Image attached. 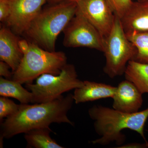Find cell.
Here are the masks:
<instances>
[{
    "label": "cell",
    "instance_id": "cell-23",
    "mask_svg": "<svg viewBox=\"0 0 148 148\" xmlns=\"http://www.w3.org/2000/svg\"><path fill=\"white\" fill-rule=\"evenodd\" d=\"M18 45L21 52L24 53L29 48V41L26 40H19L18 42Z\"/></svg>",
    "mask_w": 148,
    "mask_h": 148
},
{
    "label": "cell",
    "instance_id": "cell-9",
    "mask_svg": "<svg viewBox=\"0 0 148 148\" xmlns=\"http://www.w3.org/2000/svg\"><path fill=\"white\" fill-rule=\"evenodd\" d=\"M10 14L6 21L17 35H22L42 9L47 0H8Z\"/></svg>",
    "mask_w": 148,
    "mask_h": 148
},
{
    "label": "cell",
    "instance_id": "cell-12",
    "mask_svg": "<svg viewBox=\"0 0 148 148\" xmlns=\"http://www.w3.org/2000/svg\"><path fill=\"white\" fill-rule=\"evenodd\" d=\"M19 40L8 27L0 30V60L8 64L14 73L18 69L23 57L18 45Z\"/></svg>",
    "mask_w": 148,
    "mask_h": 148
},
{
    "label": "cell",
    "instance_id": "cell-24",
    "mask_svg": "<svg viewBox=\"0 0 148 148\" xmlns=\"http://www.w3.org/2000/svg\"><path fill=\"white\" fill-rule=\"evenodd\" d=\"M79 1V0H47V2L49 4H53L63 1L74 2L77 3Z\"/></svg>",
    "mask_w": 148,
    "mask_h": 148
},
{
    "label": "cell",
    "instance_id": "cell-2",
    "mask_svg": "<svg viewBox=\"0 0 148 148\" xmlns=\"http://www.w3.org/2000/svg\"><path fill=\"white\" fill-rule=\"evenodd\" d=\"M88 114L94 121V127L100 138L91 143L107 145L114 142L118 146L124 144L126 137L122 130L128 129L139 133L146 140L144 128L148 119V108L134 113H127L105 107L95 105L89 109Z\"/></svg>",
    "mask_w": 148,
    "mask_h": 148
},
{
    "label": "cell",
    "instance_id": "cell-13",
    "mask_svg": "<svg viewBox=\"0 0 148 148\" xmlns=\"http://www.w3.org/2000/svg\"><path fill=\"white\" fill-rule=\"evenodd\" d=\"M116 87L110 85L84 81L81 87L75 89L74 102L76 104L93 101L104 98H112Z\"/></svg>",
    "mask_w": 148,
    "mask_h": 148
},
{
    "label": "cell",
    "instance_id": "cell-19",
    "mask_svg": "<svg viewBox=\"0 0 148 148\" xmlns=\"http://www.w3.org/2000/svg\"><path fill=\"white\" fill-rule=\"evenodd\" d=\"M116 15L121 18L132 4V0H108Z\"/></svg>",
    "mask_w": 148,
    "mask_h": 148
},
{
    "label": "cell",
    "instance_id": "cell-11",
    "mask_svg": "<svg viewBox=\"0 0 148 148\" xmlns=\"http://www.w3.org/2000/svg\"><path fill=\"white\" fill-rule=\"evenodd\" d=\"M120 19L126 35L148 32V3L133 1Z\"/></svg>",
    "mask_w": 148,
    "mask_h": 148
},
{
    "label": "cell",
    "instance_id": "cell-21",
    "mask_svg": "<svg viewBox=\"0 0 148 148\" xmlns=\"http://www.w3.org/2000/svg\"><path fill=\"white\" fill-rule=\"evenodd\" d=\"M10 67L5 62H0V75L8 79H12L13 73L10 71Z\"/></svg>",
    "mask_w": 148,
    "mask_h": 148
},
{
    "label": "cell",
    "instance_id": "cell-3",
    "mask_svg": "<svg viewBox=\"0 0 148 148\" xmlns=\"http://www.w3.org/2000/svg\"><path fill=\"white\" fill-rule=\"evenodd\" d=\"M77 3L63 1L42 9L23 34L42 48L55 51L58 35L76 13Z\"/></svg>",
    "mask_w": 148,
    "mask_h": 148
},
{
    "label": "cell",
    "instance_id": "cell-25",
    "mask_svg": "<svg viewBox=\"0 0 148 148\" xmlns=\"http://www.w3.org/2000/svg\"><path fill=\"white\" fill-rule=\"evenodd\" d=\"M136 1L142 2H148V0H135Z\"/></svg>",
    "mask_w": 148,
    "mask_h": 148
},
{
    "label": "cell",
    "instance_id": "cell-1",
    "mask_svg": "<svg viewBox=\"0 0 148 148\" xmlns=\"http://www.w3.org/2000/svg\"><path fill=\"white\" fill-rule=\"evenodd\" d=\"M74 102L73 95L69 94L46 103L21 104L17 112L1 123V138L10 139L33 129L49 128L52 123L73 125L67 114Z\"/></svg>",
    "mask_w": 148,
    "mask_h": 148
},
{
    "label": "cell",
    "instance_id": "cell-15",
    "mask_svg": "<svg viewBox=\"0 0 148 148\" xmlns=\"http://www.w3.org/2000/svg\"><path fill=\"white\" fill-rule=\"evenodd\" d=\"M21 84L12 79H8L2 77L0 78V95L15 98L21 104L32 103V93L25 89Z\"/></svg>",
    "mask_w": 148,
    "mask_h": 148
},
{
    "label": "cell",
    "instance_id": "cell-7",
    "mask_svg": "<svg viewBox=\"0 0 148 148\" xmlns=\"http://www.w3.org/2000/svg\"><path fill=\"white\" fill-rule=\"evenodd\" d=\"M63 32L65 47H87L103 52L104 38L78 9Z\"/></svg>",
    "mask_w": 148,
    "mask_h": 148
},
{
    "label": "cell",
    "instance_id": "cell-8",
    "mask_svg": "<svg viewBox=\"0 0 148 148\" xmlns=\"http://www.w3.org/2000/svg\"><path fill=\"white\" fill-rule=\"evenodd\" d=\"M77 9L98 30L107 37L113 26L116 14L108 0H79Z\"/></svg>",
    "mask_w": 148,
    "mask_h": 148
},
{
    "label": "cell",
    "instance_id": "cell-20",
    "mask_svg": "<svg viewBox=\"0 0 148 148\" xmlns=\"http://www.w3.org/2000/svg\"><path fill=\"white\" fill-rule=\"evenodd\" d=\"M10 14L8 0H0V21L6 22Z\"/></svg>",
    "mask_w": 148,
    "mask_h": 148
},
{
    "label": "cell",
    "instance_id": "cell-5",
    "mask_svg": "<svg viewBox=\"0 0 148 148\" xmlns=\"http://www.w3.org/2000/svg\"><path fill=\"white\" fill-rule=\"evenodd\" d=\"M137 52L127 38L119 17L116 15L110 32L104 38L103 52L106 58L104 73L111 78L122 75L128 62L134 60Z\"/></svg>",
    "mask_w": 148,
    "mask_h": 148
},
{
    "label": "cell",
    "instance_id": "cell-6",
    "mask_svg": "<svg viewBox=\"0 0 148 148\" xmlns=\"http://www.w3.org/2000/svg\"><path fill=\"white\" fill-rule=\"evenodd\" d=\"M83 81L78 78L73 64H66L58 75L44 74L37 78L36 83L27 84L26 87L32 93V103L53 101L64 92L81 87Z\"/></svg>",
    "mask_w": 148,
    "mask_h": 148
},
{
    "label": "cell",
    "instance_id": "cell-18",
    "mask_svg": "<svg viewBox=\"0 0 148 148\" xmlns=\"http://www.w3.org/2000/svg\"><path fill=\"white\" fill-rule=\"evenodd\" d=\"M19 108L14 101L8 97H0V120L1 121L5 118L10 116L17 112Z\"/></svg>",
    "mask_w": 148,
    "mask_h": 148
},
{
    "label": "cell",
    "instance_id": "cell-22",
    "mask_svg": "<svg viewBox=\"0 0 148 148\" xmlns=\"http://www.w3.org/2000/svg\"><path fill=\"white\" fill-rule=\"evenodd\" d=\"M120 148H148V143H131L129 144L123 145H122L117 147Z\"/></svg>",
    "mask_w": 148,
    "mask_h": 148
},
{
    "label": "cell",
    "instance_id": "cell-4",
    "mask_svg": "<svg viewBox=\"0 0 148 148\" xmlns=\"http://www.w3.org/2000/svg\"><path fill=\"white\" fill-rule=\"evenodd\" d=\"M67 64V57L63 51H50L29 41V47L23 53L12 80L23 84L32 83L44 74L58 75Z\"/></svg>",
    "mask_w": 148,
    "mask_h": 148
},
{
    "label": "cell",
    "instance_id": "cell-16",
    "mask_svg": "<svg viewBox=\"0 0 148 148\" xmlns=\"http://www.w3.org/2000/svg\"><path fill=\"white\" fill-rule=\"evenodd\" d=\"M50 128H37L25 133L24 138L28 147L35 148H63L52 139L49 134Z\"/></svg>",
    "mask_w": 148,
    "mask_h": 148
},
{
    "label": "cell",
    "instance_id": "cell-17",
    "mask_svg": "<svg viewBox=\"0 0 148 148\" xmlns=\"http://www.w3.org/2000/svg\"><path fill=\"white\" fill-rule=\"evenodd\" d=\"M127 38L137 49L133 61L148 64V32L127 35Z\"/></svg>",
    "mask_w": 148,
    "mask_h": 148
},
{
    "label": "cell",
    "instance_id": "cell-10",
    "mask_svg": "<svg viewBox=\"0 0 148 148\" xmlns=\"http://www.w3.org/2000/svg\"><path fill=\"white\" fill-rule=\"evenodd\" d=\"M143 94L133 83L125 79L120 83L112 98L114 109L127 113L139 112L143 103Z\"/></svg>",
    "mask_w": 148,
    "mask_h": 148
},
{
    "label": "cell",
    "instance_id": "cell-14",
    "mask_svg": "<svg viewBox=\"0 0 148 148\" xmlns=\"http://www.w3.org/2000/svg\"><path fill=\"white\" fill-rule=\"evenodd\" d=\"M124 75L125 79L133 83L142 94L148 93V64L131 60Z\"/></svg>",
    "mask_w": 148,
    "mask_h": 148
}]
</instances>
